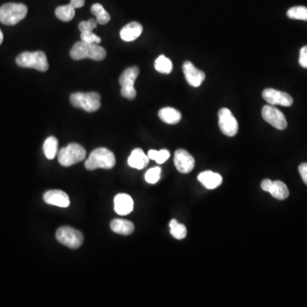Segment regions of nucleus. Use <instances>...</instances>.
<instances>
[{"label": "nucleus", "mask_w": 307, "mask_h": 307, "mask_svg": "<svg viewBox=\"0 0 307 307\" xmlns=\"http://www.w3.org/2000/svg\"><path fill=\"white\" fill-rule=\"evenodd\" d=\"M44 201L47 204L56 206L59 208H68L70 205V197L64 191L51 190L45 192Z\"/></svg>", "instance_id": "4468645a"}, {"label": "nucleus", "mask_w": 307, "mask_h": 307, "mask_svg": "<svg viewBox=\"0 0 307 307\" xmlns=\"http://www.w3.org/2000/svg\"><path fill=\"white\" fill-rule=\"evenodd\" d=\"M115 164L116 161L113 152L106 148H98L91 153L85 166L89 171H93L98 168L112 169Z\"/></svg>", "instance_id": "f03ea898"}, {"label": "nucleus", "mask_w": 307, "mask_h": 307, "mask_svg": "<svg viewBox=\"0 0 307 307\" xmlns=\"http://www.w3.org/2000/svg\"><path fill=\"white\" fill-rule=\"evenodd\" d=\"M198 180L205 188L208 190H214L221 186L223 178L219 173L212 172V171H205L200 173Z\"/></svg>", "instance_id": "f3484780"}, {"label": "nucleus", "mask_w": 307, "mask_h": 307, "mask_svg": "<svg viewBox=\"0 0 307 307\" xmlns=\"http://www.w3.org/2000/svg\"><path fill=\"white\" fill-rule=\"evenodd\" d=\"M269 193L277 200H285L289 196V191L285 183L282 181H273Z\"/></svg>", "instance_id": "412c9836"}, {"label": "nucleus", "mask_w": 307, "mask_h": 307, "mask_svg": "<svg viewBox=\"0 0 307 307\" xmlns=\"http://www.w3.org/2000/svg\"><path fill=\"white\" fill-rule=\"evenodd\" d=\"M86 151L78 144H70L63 148L58 153V161L62 166H70L84 161Z\"/></svg>", "instance_id": "423d86ee"}, {"label": "nucleus", "mask_w": 307, "mask_h": 307, "mask_svg": "<svg viewBox=\"0 0 307 307\" xmlns=\"http://www.w3.org/2000/svg\"><path fill=\"white\" fill-rule=\"evenodd\" d=\"M262 117L266 122L278 130H284L288 127V122L284 114L273 105L264 106Z\"/></svg>", "instance_id": "9d476101"}, {"label": "nucleus", "mask_w": 307, "mask_h": 307, "mask_svg": "<svg viewBox=\"0 0 307 307\" xmlns=\"http://www.w3.org/2000/svg\"><path fill=\"white\" fill-rule=\"evenodd\" d=\"M299 63L302 68L307 69V45L302 47L301 50H300Z\"/></svg>", "instance_id": "2f4dec72"}, {"label": "nucleus", "mask_w": 307, "mask_h": 307, "mask_svg": "<svg viewBox=\"0 0 307 307\" xmlns=\"http://www.w3.org/2000/svg\"><path fill=\"white\" fill-rule=\"evenodd\" d=\"M139 75L138 67H131L125 70L119 77V83L121 86L120 94L129 100H133L137 96V92L134 88V83Z\"/></svg>", "instance_id": "6e6552de"}, {"label": "nucleus", "mask_w": 307, "mask_h": 307, "mask_svg": "<svg viewBox=\"0 0 307 307\" xmlns=\"http://www.w3.org/2000/svg\"><path fill=\"white\" fill-rule=\"evenodd\" d=\"M161 167H158V166L153 167V168L147 171L146 173H145V180L149 183H152V185L156 183L161 177Z\"/></svg>", "instance_id": "c85d7f7f"}, {"label": "nucleus", "mask_w": 307, "mask_h": 307, "mask_svg": "<svg viewBox=\"0 0 307 307\" xmlns=\"http://www.w3.org/2000/svg\"><path fill=\"white\" fill-rule=\"evenodd\" d=\"M219 126L223 134L227 137H234L237 133V120L229 108H222L219 111Z\"/></svg>", "instance_id": "1a4fd4ad"}, {"label": "nucleus", "mask_w": 307, "mask_h": 307, "mask_svg": "<svg viewBox=\"0 0 307 307\" xmlns=\"http://www.w3.org/2000/svg\"><path fill=\"white\" fill-rule=\"evenodd\" d=\"M55 238L59 243L71 249H79L84 241L82 233L70 226L60 227L55 232Z\"/></svg>", "instance_id": "0eeeda50"}, {"label": "nucleus", "mask_w": 307, "mask_h": 307, "mask_svg": "<svg viewBox=\"0 0 307 307\" xmlns=\"http://www.w3.org/2000/svg\"><path fill=\"white\" fill-rule=\"evenodd\" d=\"M150 161V158L141 149H135L133 150L130 156L128 158V165L133 168L144 169L146 167Z\"/></svg>", "instance_id": "a211bd4d"}, {"label": "nucleus", "mask_w": 307, "mask_h": 307, "mask_svg": "<svg viewBox=\"0 0 307 307\" xmlns=\"http://www.w3.org/2000/svg\"><path fill=\"white\" fill-rule=\"evenodd\" d=\"M299 172L304 183L307 186V163L301 164L299 166Z\"/></svg>", "instance_id": "473e14b6"}, {"label": "nucleus", "mask_w": 307, "mask_h": 307, "mask_svg": "<svg viewBox=\"0 0 307 307\" xmlns=\"http://www.w3.org/2000/svg\"><path fill=\"white\" fill-rule=\"evenodd\" d=\"M148 156L150 160L156 161L158 164H163L170 157V152L167 150H151L148 153Z\"/></svg>", "instance_id": "cd10ccee"}, {"label": "nucleus", "mask_w": 307, "mask_h": 307, "mask_svg": "<svg viewBox=\"0 0 307 307\" xmlns=\"http://www.w3.org/2000/svg\"><path fill=\"white\" fill-rule=\"evenodd\" d=\"M114 211L119 215H128L133 210V200L128 194H118L114 197Z\"/></svg>", "instance_id": "2eb2a0df"}, {"label": "nucleus", "mask_w": 307, "mask_h": 307, "mask_svg": "<svg viewBox=\"0 0 307 307\" xmlns=\"http://www.w3.org/2000/svg\"><path fill=\"white\" fill-rule=\"evenodd\" d=\"M70 5L75 9L81 8L85 5V0H71Z\"/></svg>", "instance_id": "f704fd0d"}, {"label": "nucleus", "mask_w": 307, "mask_h": 307, "mask_svg": "<svg viewBox=\"0 0 307 307\" xmlns=\"http://www.w3.org/2000/svg\"><path fill=\"white\" fill-rule=\"evenodd\" d=\"M55 17L63 22H70L75 17V9L71 5L59 6L55 9Z\"/></svg>", "instance_id": "b1692460"}, {"label": "nucleus", "mask_w": 307, "mask_h": 307, "mask_svg": "<svg viewBox=\"0 0 307 307\" xmlns=\"http://www.w3.org/2000/svg\"><path fill=\"white\" fill-rule=\"evenodd\" d=\"M28 7L23 4L7 3L0 7V22L7 26H14L25 18Z\"/></svg>", "instance_id": "7ed1b4c3"}, {"label": "nucleus", "mask_w": 307, "mask_h": 307, "mask_svg": "<svg viewBox=\"0 0 307 307\" xmlns=\"http://www.w3.org/2000/svg\"><path fill=\"white\" fill-rule=\"evenodd\" d=\"M174 164L178 172L186 174L194 169L195 159L188 151L179 149L175 151Z\"/></svg>", "instance_id": "f8f14e48"}, {"label": "nucleus", "mask_w": 307, "mask_h": 307, "mask_svg": "<svg viewBox=\"0 0 307 307\" xmlns=\"http://www.w3.org/2000/svg\"><path fill=\"white\" fill-rule=\"evenodd\" d=\"M143 33V26L138 22H133L125 26L119 33L122 40L132 42L139 38Z\"/></svg>", "instance_id": "dca6fc26"}, {"label": "nucleus", "mask_w": 307, "mask_h": 307, "mask_svg": "<svg viewBox=\"0 0 307 307\" xmlns=\"http://www.w3.org/2000/svg\"><path fill=\"white\" fill-rule=\"evenodd\" d=\"M97 21L95 19H90L88 21H83L79 24V30L81 31V33H85V32H92L95 28H97Z\"/></svg>", "instance_id": "c756f323"}, {"label": "nucleus", "mask_w": 307, "mask_h": 307, "mask_svg": "<svg viewBox=\"0 0 307 307\" xmlns=\"http://www.w3.org/2000/svg\"><path fill=\"white\" fill-rule=\"evenodd\" d=\"M16 63L22 68H31L40 72H46L49 70L47 56L43 51L22 53L17 56Z\"/></svg>", "instance_id": "20e7f679"}, {"label": "nucleus", "mask_w": 307, "mask_h": 307, "mask_svg": "<svg viewBox=\"0 0 307 307\" xmlns=\"http://www.w3.org/2000/svg\"><path fill=\"white\" fill-rule=\"evenodd\" d=\"M183 71L189 85L193 87H199L205 81L206 75L198 70L191 62H186L183 65Z\"/></svg>", "instance_id": "ddd939ff"}, {"label": "nucleus", "mask_w": 307, "mask_h": 307, "mask_svg": "<svg viewBox=\"0 0 307 307\" xmlns=\"http://www.w3.org/2000/svg\"><path fill=\"white\" fill-rule=\"evenodd\" d=\"M107 52L105 49L98 44H90L84 41L75 43L70 50L71 58L76 61L83 59H92L94 61H102L105 58Z\"/></svg>", "instance_id": "f257e3e1"}, {"label": "nucleus", "mask_w": 307, "mask_h": 307, "mask_svg": "<svg viewBox=\"0 0 307 307\" xmlns=\"http://www.w3.org/2000/svg\"><path fill=\"white\" fill-rule=\"evenodd\" d=\"M70 102L75 108H82L89 113L98 110L101 107V97L97 92H75L70 96Z\"/></svg>", "instance_id": "39448f33"}, {"label": "nucleus", "mask_w": 307, "mask_h": 307, "mask_svg": "<svg viewBox=\"0 0 307 307\" xmlns=\"http://www.w3.org/2000/svg\"><path fill=\"white\" fill-rule=\"evenodd\" d=\"M155 69L161 74L168 75L172 72V63L170 59L166 57L165 55H161L158 57L155 62Z\"/></svg>", "instance_id": "393cba45"}, {"label": "nucleus", "mask_w": 307, "mask_h": 307, "mask_svg": "<svg viewBox=\"0 0 307 307\" xmlns=\"http://www.w3.org/2000/svg\"><path fill=\"white\" fill-rule=\"evenodd\" d=\"M169 226H170V232L175 239L182 240L183 238H186L187 235L186 225L179 224L176 219H172V221L170 222Z\"/></svg>", "instance_id": "a878e982"}, {"label": "nucleus", "mask_w": 307, "mask_h": 307, "mask_svg": "<svg viewBox=\"0 0 307 307\" xmlns=\"http://www.w3.org/2000/svg\"><path fill=\"white\" fill-rule=\"evenodd\" d=\"M158 114L162 121L169 125L177 124L182 118V114L179 111L171 107L161 108Z\"/></svg>", "instance_id": "aec40b11"}, {"label": "nucleus", "mask_w": 307, "mask_h": 307, "mask_svg": "<svg viewBox=\"0 0 307 307\" xmlns=\"http://www.w3.org/2000/svg\"><path fill=\"white\" fill-rule=\"evenodd\" d=\"M272 182H273V181H271V180L270 179L263 180V181H262V183H261V189H262L264 191L269 192V191H270V188H271V185H272Z\"/></svg>", "instance_id": "72a5a7b5"}, {"label": "nucleus", "mask_w": 307, "mask_h": 307, "mask_svg": "<svg viewBox=\"0 0 307 307\" xmlns=\"http://www.w3.org/2000/svg\"><path fill=\"white\" fill-rule=\"evenodd\" d=\"M44 155L49 160H52L55 157L58 150V140L55 137H49L45 139L43 145Z\"/></svg>", "instance_id": "4be33fe9"}, {"label": "nucleus", "mask_w": 307, "mask_h": 307, "mask_svg": "<svg viewBox=\"0 0 307 307\" xmlns=\"http://www.w3.org/2000/svg\"><path fill=\"white\" fill-rule=\"evenodd\" d=\"M287 16L290 19L307 21V8L304 6H294L288 10Z\"/></svg>", "instance_id": "bb28decb"}, {"label": "nucleus", "mask_w": 307, "mask_h": 307, "mask_svg": "<svg viewBox=\"0 0 307 307\" xmlns=\"http://www.w3.org/2000/svg\"><path fill=\"white\" fill-rule=\"evenodd\" d=\"M91 11H92V14L96 17V21L98 24L105 25L110 21V16L105 11V9L102 7V5L95 4L92 6Z\"/></svg>", "instance_id": "5701e85b"}, {"label": "nucleus", "mask_w": 307, "mask_h": 307, "mask_svg": "<svg viewBox=\"0 0 307 307\" xmlns=\"http://www.w3.org/2000/svg\"><path fill=\"white\" fill-rule=\"evenodd\" d=\"M111 230L119 235H129L134 231V224L124 219H113L110 223Z\"/></svg>", "instance_id": "6ab92c4d"}, {"label": "nucleus", "mask_w": 307, "mask_h": 307, "mask_svg": "<svg viewBox=\"0 0 307 307\" xmlns=\"http://www.w3.org/2000/svg\"><path fill=\"white\" fill-rule=\"evenodd\" d=\"M81 41L90 43V44H99L101 43V39L96 35L93 32H85L81 33Z\"/></svg>", "instance_id": "7c9ffc66"}, {"label": "nucleus", "mask_w": 307, "mask_h": 307, "mask_svg": "<svg viewBox=\"0 0 307 307\" xmlns=\"http://www.w3.org/2000/svg\"><path fill=\"white\" fill-rule=\"evenodd\" d=\"M262 97L271 105L289 107L293 104V100L290 95L275 89L267 88L262 92Z\"/></svg>", "instance_id": "9b49d317"}, {"label": "nucleus", "mask_w": 307, "mask_h": 307, "mask_svg": "<svg viewBox=\"0 0 307 307\" xmlns=\"http://www.w3.org/2000/svg\"><path fill=\"white\" fill-rule=\"evenodd\" d=\"M3 40H4V34H3V33H2V31H1V29H0V44H2V43H3Z\"/></svg>", "instance_id": "c9c22d12"}]
</instances>
